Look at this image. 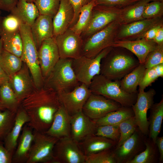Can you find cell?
I'll return each mask as SVG.
<instances>
[{
  "label": "cell",
  "instance_id": "obj_1",
  "mask_svg": "<svg viewBox=\"0 0 163 163\" xmlns=\"http://www.w3.org/2000/svg\"><path fill=\"white\" fill-rule=\"evenodd\" d=\"M60 105L57 93L43 86L35 89L20 104L29 117L27 124L33 130L41 132L50 127Z\"/></svg>",
  "mask_w": 163,
  "mask_h": 163
},
{
  "label": "cell",
  "instance_id": "obj_2",
  "mask_svg": "<svg viewBox=\"0 0 163 163\" xmlns=\"http://www.w3.org/2000/svg\"><path fill=\"white\" fill-rule=\"evenodd\" d=\"M140 64L129 53L112 50L101 60L100 74L112 80H120Z\"/></svg>",
  "mask_w": 163,
  "mask_h": 163
},
{
  "label": "cell",
  "instance_id": "obj_3",
  "mask_svg": "<svg viewBox=\"0 0 163 163\" xmlns=\"http://www.w3.org/2000/svg\"><path fill=\"white\" fill-rule=\"evenodd\" d=\"M92 93L100 95L120 104L131 107L136 102L138 93H129L121 88L120 80H112L101 74L95 76L88 87Z\"/></svg>",
  "mask_w": 163,
  "mask_h": 163
},
{
  "label": "cell",
  "instance_id": "obj_4",
  "mask_svg": "<svg viewBox=\"0 0 163 163\" xmlns=\"http://www.w3.org/2000/svg\"><path fill=\"white\" fill-rule=\"evenodd\" d=\"M72 59L60 58L44 80L43 86L58 93L70 91L80 84L72 68Z\"/></svg>",
  "mask_w": 163,
  "mask_h": 163
},
{
  "label": "cell",
  "instance_id": "obj_5",
  "mask_svg": "<svg viewBox=\"0 0 163 163\" xmlns=\"http://www.w3.org/2000/svg\"><path fill=\"white\" fill-rule=\"evenodd\" d=\"M20 33L23 41L21 58L28 67L36 88L43 86V77L38 59L37 49L32 36L30 26L22 24Z\"/></svg>",
  "mask_w": 163,
  "mask_h": 163
},
{
  "label": "cell",
  "instance_id": "obj_6",
  "mask_svg": "<svg viewBox=\"0 0 163 163\" xmlns=\"http://www.w3.org/2000/svg\"><path fill=\"white\" fill-rule=\"evenodd\" d=\"M120 25L117 20L85 39L83 40L82 56L93 58L104 49L112 47Z\"/></svg>",
  "mask_w": 163,
  "mask_h": 163
},
{
  "label": "cell",
  "instance_id": "obj_7",
  "mask_svg": "<svg viewBox=\"0 0 163 163\" xmlns=\"http://www.w3.org/2000/svg\"><path fill=\"white\" fill-rule=\"evenodd\" d=\"M112 48L111 46L104 49L93 58L82 56L72 59V68L77 80L80 83L89 87L93 78L100 73L102 59Z\"/></svg>",
  "mask_w": 163,
  "mask_h": 163
},
{
  "label": "cell",
  "instance_id": "obj_8",
  "mask_svg": "<svg viewBox=\"0 0 163 163\" xmlns=\"http://www.w3.org/2000/svg\"><path fill=\"white\" fill-rule=\"evenodd\" d=\"M34 139L26 163H54L53 151L58 139L33 131Z\"/></svg>",
  "mask_w": 163,
  "mask_h": 163
},
{
  "label": "cell",
  "instance_id": "obj_9",
  "mask_svg": "<svg viewBox=\"0 0 163 163\" xmlns=\"http://www.w3.org/2000/svg\"><path fill=\"white\" fill-rule=\"evenodd\" d=\"M122 8L114 6L96 5L93 8L89 24L81 35L87 38L119 19Z\"/></svg>",
  "mask_w": 163,
  "mask_h": 163
},
{
  "label": "cell",
  "instance_id": "obj_10",
  "mask_svg": "<svg viewBox=\"0 0 163 163\" xmlns=\"http://www.w3.org/2000/svg\"><path fill=\"white\" fill-rule=\"evenodd\" d=\"M54 163H85L86 155L71 136L58 139L54 151Z\"/></svg>",
  "mask_w": 163,
  "mask_h": 163
},
{
  "label": "cell",
  "instance_id": "obj_11",
  "mask_svg": "<svg viewBox=\"0 0 163 163\" xmlns=\"http://www.w3.org/2000/svg\"><path fill=\"white\" fill-rule=\"evenodd\" d=\"M54 37L60 58L75 59L82 56L83 40L70 28Z\"/></svg>",
  "mask_w": 163,
  "mask_h": 163
},
{
  "label": "cell",
  "instance_id": "obj_12",
  "mask_svg": "<svg viewBox=\"0 0 163 163\" xmlns=\"http://www.w3.org/2000/svg\"><path fill=\"white\" fill-rule=\"evenodd\" d=\"M155 94L156 91L153 88L146 91L144 90H139L136 101L132 106L138 127L142 133L146 136L149 134L147 112L154 103Z\"/></svg>",
  "mask_w": 163,
  "mask_h": 163
},
{
  "label": "cell",
  "instance_id": "obj_13",
  "mask_svg": "<svg viewBox=\"0 0 163 163\" xmlns=\"http://www.w3.org/2000/svg\"><path fill=\"white\" fill-rule=\"evenodd\" d=\"M91 93L88 86L81 83L70 91L57 94L61 104L71 116L82 111Z\"/></svg>",
  "mask_w": 163,
  "mask_h": 163
},
{
  "label": "cell",
  "instance_id": "obj_14",
  "mask_svg": "<svg viewBox=\"0 0 163 163\" xmlns=\"http://www.w3.org/2000/svg\"><path fill=\"white\" fill-rule=\"evenodd\" d=\"M121 106L117 102L91 93L85 104L82 111L90 118L96 120Z\"/></svg>",
  "mask_w": 163,
  "mask_h": 163
},
{
  "label": "cell",
  "instance_id": "obj_15",
  "mask_svg": "<svg viewBox=\"0 0 163 163\" xmlns=\"http://www.w3.org/2000/svg\"><path fill=\"white\" fill-rule=\"evenodd\" d=\"M145 136L138 127L120 147L113 149L117 163H128L144 150L145 148Z\"/></svg>",
  "mask_w": 163,
  "mask_h": 163
},
{
  "label": "cell",
  "instance_id": "obj_16",
  "mask_svg": "<svg viewBox=\"0 0 163 163\" xmlns=\"http://www.w3.org/2000/svg\"><path fill=\"white\" fill-rule=\"evenodd\" d=\"M39 63L44 80L60 59L54 37L44 40L37 50Z\"/></svg>",
  "mask_w": 163,
  "mask_h": 163
},
{
  "label": "cell",
  "instance_id": "obj_17",
  "mask_svg": "<svg viewBox=\"0 0 163 163\" xmlns=\"http://www.w3.org/2000/svg\"><path fill=\"white\" fill-rule=\"evenodd\" d=\"M162 22H163L162 17L145 19L120 25L117 35L116 40L139 39L150 28Z\"/></svg>",
  "mask_w": 163,
  "mask_h": 163
},
{
  "label": "cell",
  "instance_id": "obj_18",
  "mask_svg": "<svg viewBox=\"0 0 163 163\" xmlns=\"http://www.w3.org/2000/svg\"><path fill=\"white\" fill-rule=\"evenodd\" d=\"M9 82L20 103L36 88L29 69L23 62L21 69L10 77Z\"/></svg>",
  "mask_w": 163,
  "mask_h": 163
},
{
  "label": "cell",
  "instance_id": "obj_19",
  "mask_svg": "<svg viewBox=\"0 0 163 163\" xmlns=\"http://www.w3.org/2000/svg\"><path fill=\"white\" fill-rule=\"evenodd\" d=\"M97 126L95 121L82 111L71 116V137L78 143L88 136L94 134Z\"/></svg>",
  "mask_w": 163,
  "mask_h": 163
},
{
  "label": "cell",
  "instance_id": "obj_20",
  "mask_svg": "<svg viewBox=\"0 0 163 163\" xmlns=\"http://www.w3.org/2000/svg\"><path fill=\"white\" fill-rule=\"evenodd\" d=\"M157 45L153 40L141 38L133 40H116L112 47L126 49L136 56L140 63L143 64L147 55Z\"/></svg>",
  "mask_w": 163,
  "mask_h": 163
},
{
  "label": "cell",
  "instance_id": "obj_21",
  "mask_svg": "<svg viewBox=\"0 0 163 163\" xmlns=\"http://www.w3.org/2000/svg\"><path fill=\"white\" fill-rule=\"evenodd\" d=\"M58 139L71 136V115L61 104L49 128L43 132Z\"/></svg>",
  "mask_w": 163,
  "mask_h": 163
},
{
  "label": "cell",
  "instance_id": "obj_22",
  "mask_svg": "<svg viewBox=\"0 0 163 163\" xmlns=\"http://www.w3.org/2000/svg\"><path fill=\"white\" fill-rule=\"evenodd\" d=\"M30 30L38 50L44 40L54 37L53 18L48 15L40 14L31 26Z\"/></svg>",
  "mask_w": 163,
  "mask_h": 163
},
{
  "label": "cell",
  "instance_id": "obj_23",
  "mask_svg": "<svg viewBox=\"0 0 163 163\" xmlns=\"http://www.w3.org/2000/svg\"><path fill=\"white\" fill-rule=\"evenodd\" d=\"M74 16V10L69 0H61L58 10L53 18L54 37L69 28Z\"/></svg>",
  "mask_w": 163,
  "mask_h": 163
},
{
  "label": "cell",
  "instance_id": "obj_24",
  "mask_svg": "<svg viewBox=\"0 0 163 163\" xmlns=\"http://www.w3.org/2000/svg\"><path fill=\"white\" fill-rule=\"evenodd\" d=\"M33 130L27 123L23 126L13 155L12 163H26L33 141Z\"/></svg>",
  "mask_w": 163,
  "mask_h": 163
},
{
  "label": "cell",
  "instance_id": "obj_25",
  "mask_svg": "<svg viewBox=\"0 0 163 163\" xmlns=\"http://www.w3.org/2000/svg\"><path fill=\"white\" fill-rule=\"evenodd\" d=\"M29 121L28 115L20 105L16 113L13 126L3 141L6 148L13 155L16 148L22 128Z\"/></svg>",
  "mask_w": 163,
  "mask_h": 163
},
{
  "label": "cell",
  "instance_id": "obj_26",
  "mask_svg": "<svg viewBox=\"0 0 163 163\" xmlns=\"http://www.w3.org/2000/svg\"><path fill=\"white\" fill-rule=\"evenodd\" d=\"M78 143L86 156L113 149L117 144L111 139L95 134L88 136L82 142Z\"/></svg>",
  "mask_w": 163,
  "mask_h": 163
},
{
  "label": "cell",
  "instance_id": "obj_27",
  "mask_svg": "<svg viewBox=\"0 0 163 163\" xmlns=\"http://www.w3.org/2000/svg\"><path fill=\"white\" fill-rule=\"evenodd\" d=\"M10 12L19 18L22 23L30 26L40 15L35 3L26 0H18Z\"/></svg>",
  "mask_w": 163,
  "mask_h": 163
},
{
  "label": "cell",
  "instance_id": "obj_28",
  "mask_svg": "<svg viewBox=\"0 0 163 163\" xmlns=\"http://www.w3.org/2000/svg\"><path fill=\"white\" fill-rule=\"evenodd\" d=\"M163 119V99L154 103L150 108L149 118V134L148 137L155 143L161 127Z\"/></svg>",
  "mask_w": 163,
  "mask_h": 163
},
{
  "label": "cell",
  "instance_id": "obj_29",
  "mask_svg": "<svg viewBox=\"0 0 163 163\" xmlns=\"http://www.w3.org/2000/svg\"><path fill=\"white\" fill-rule=\"evenodd\" d=\"M152 0H139L124 8L118 20L120 25L126 24L144 19L143 14L146 5Z\"/></svg>",
  "mask_w": 163,
  "mask_h": 163
},
{
  "label": "cell",
  "instance_id": "obj_30",
  "mask_svg": "<svg viewBox=\"0 0 163 163\" xmlns=\"http://www.w3.org/2000/svg\"><path fill=\"white\" fill-rule=\"evenodd\" d=\"M143 64L140 63L131 72L120 80L121 88L129 93H137L139 86L145 70Z\"/></svg>",
  "mask_w": 163,
  "mask_h": 163
},
{
  "label": "cell",
  "instance_id": "obj_31",
  "mask_svg": "<svg viewBox=\"0 0 163 163\" xmlns=\"http://www.w3.org/2000/svg\"><path fill=\"white\" fill-rule=\"evenodd\" d=\"M134 116L131 107L121 106L99 119L94 120L97 126L110 125H118L123 121Z\"/></svg>",
  "mask_w": 163,
  "mask_h": 163
},
{
  "label": "cell",
  "instance_id": "obj_32",
  "mask_svg": "<svg viewBox=\"0 0 163 163\" xmlns=\"http://www.w3.org/2000/svg\"><path fill=\"white\" fill-rule=\"evenodd\" d=\"M147 136H145L144 137V150L128 163H156L159 162V155L155 143Z\"/></svg>",
  "mask_w": 163,
  "mask_h": 163
},
{
  "label": "cell",
  "instance_id": "obj_33",
  "mask_svg": "<svg viewBox=\"0 0 163 163\" xmlns=\"http://www.w3.org/2000/svg\"><path fill=\"white\" fill-rule=\"evenodd\" d=\"M23 63L21 57L3 49L0 55V65L9 78L21 69Z\"/></svg>",
  "mask_w": 163,
  "mask_h": 163
},
{
  "label": "cell",
  "instance_id": "obj_34",
  "mask_svg": "<svg viewBox=\"0 0 163 163\" xmlns=\"http://www.w3.org/2000/svg\"><path fill=\"white\" fill-rule=\"evenodd\" d=\"M3 49L21 57L23 50V41L20 31L16 33L2 34Z\"/></svg>",
  "mask_w": 163,
  "mask_h": 163
},
{
  "label": "cell",
  "instance_id": "obj_35",
  "mask_svg": "<svg viewBox=\"0 0 163 163\" xmlns=\"http://www.w3.org/2000/svg\"><path fill=\"white\" fill-rule=\"evenodd\" d=\"M0 100L6 109L16 113L20 106L9 82L0 85Z\"/></svg>",
  "mask_w": 163,
  "mask_h": 163
},
{
  "label": "cell",
  "instance_id": "obj_36",
  "mask_svg": "<svg viewBox=\"0 0 163 163\" xmlns=\"http://www.w3.org/2000/svg\"><path fill=\"white\" fill-rule=\"evenodd\" d=\"M96 5L95 0H93L83 6L81 8L77 21L69 28L76 34L81 36L89 24L92 9Z\"/></svg>",
  "mask_w": 163,
  "mask_h": 163
},
{
  "label": "cell",
  "instance_id": "obj_37",
  "mask_svg": "<svg viewBox=\"0 0 163 163\" xmlns=\"http://www.w3.org/2000/svg\"><path fill=\"white\" fill-rule=\"evenodd\" d=\"M16 113L8 109L0 110V140L4 141L14 124Z\"/></svg>",
  "mask_w": 163,
  "mask_h": 163
},
{
  "label": "cell",
  "instance_id": "obj_38",
  "mask_svg": "<svg viewBox=\"0 0 163 163\" xmlns=\"http://www.w3.org/2000/svg\"><path fill=\"white\" fill-rule=\"evenodd\" d=\"M163 77V63L146 69L139 84V90H144L159 77Z\"/></svg>",
  "mask_w": 163,
  "mask_h": 163
},
{
  "label": "cell",
  "instance_id": "obj_39",
  "mask_svg": "<svg viewBox=\"0 0 163 163\" xmlns=\"http://www.w3.org/2000/svg\"><path fill=\"white\" fill-rule=\"evenodd\" d=\"M118 126L120 132V138L113 149L120 147L133 134L138 127L134 116L123 121Z\"/></svg>",
  "mask_w": 163,
  "mask_h": 163
},
{
  "label": "cell",
  "instance_id": "obj_40",
  "mask_svg": "<svg viewBox=\"0 0 163 163\" xmlns=\"http://www.w3.org/2000/svg\"><path fill=\"white\" fill-rule=\"evenodd\" d=\"M22 24L19 18L11 13L2 17L0 25L1 35L12 34L20 32Z\"/></svg>",
  "mask_w": 163,
  "mask_h": 163
},
{
  "label": "cell",
  "instance_id": "obj_41",
  "mask_svg": "<svg viewBox=\"0 0 163 163\" xmlns=\"http://www.w3.org/2000/svg\"><path fill=\"white\" fill-rule=\"evenodd\" d=\"M61 0H35L34 3L40 14L50 16L53 18L59 8Z\"/></svg>",
  "mask_w": 163,
  "mask_h": 163
},
{
  "label": "cell",
  "instance_id": "obj_42",
  "mask_svg": "<svg viewBox=\"0 0 163 163\" xmlns=\"http://www.w3.org/2000/svg\"><path fill=\"white\" fill-rule=\"evenodd\" d=\"M113 149L86 156L85 163H117Z\"/></svg>",
  "mask_w": 163,
  "mask_h": 163
},
{
  "label": "cell",
  "instance_id": "obj_43",
  "mask_svg": "<svg viewBox=\"0 0 163 163\" xmlns=\"http://www.w3.org/2000/svg\"><path fill=\"white\" fill-rule=\"evenodd\" d=\"M94 134L109 139L117 143L120 132L118 125H106L97 126Z\"/></svg>",
  "mask_w": 163,
  "mask_h": 163
},
{
  "label": "cell",
  "instance_id": "obj_44",
  "mask_svg": "<svg viewBox=\"0 0 163 163\" xmlns=\"http://www.w3.org/2000/svg\"><path fill=\"white\" fill-rule=\"evenodd\" d=\"M163 63V44L157 45L146 56L143 64L145 69Z\"/></svg>",
  "mask_w": 163,
  "mask_h": 163
},
{
  "label": "cell",
  "instance_id": "obj_45",
  "mask_svg": "<svg viewBox=\"0 0 163 163\" xmlns=\"http://www.w3.org/2000/svg\"><path fill=\"white\" fill-rule=\"evenodd\" d=\"M163 2L151 1L145 5L143 14V18L149 19L162 17Z\"/></svg>",
  "mask_w": 163,
  "mask_h": 163
},
{
  "label": "cell",
  "instance_id": "obj_46",
  "mask_svg": "<svg viewBox=\"0 0 163 163\" xmlns=\"http://www.w3.org/2000/svg\"><path fill=\"white\" fill-rule=\"evenodd\" d=\"M139 0H95L96 5L114 6L122 8Z\"/></svg>",
  "mask_w": 163,
  "mask_h": 163
},
{
  "label": "cell",
  "instance_id": "obj_47",
  "mask_svg": "<svg viewBox=\"0 0 163 163\" xmlns=\"http://www.w3.org/2000/svg\"><path fill=\"white\" fill-rule=\"evenodd\" d=\"M92 0H69L74 11V18L69 28L72 26L77 21L81 8Z\"/></svg>",
  "mask_w": 163,
  "mask_h": 163
},
{
  "label": "cell",
  "instance_id": "obj_48",
  "mask_svg": "<svg viewBox=\"0 0 163 163\" xmlns=\"http://www.w3.org/2000/svg\"><path fill=\"white\" fill-rule=\"evenodd\" d=\"M13 155L5 147L4 141L0 140V163H11Z\"/></svg>",
  "mask_w": 163,
  "mask_h": 163
},
{
  "label": "cell",
  "instance_id": "obj_49",
  "mask_svg": "<svg viewBox=\"0 0 163 163\" xmlns=\"http://www.w3.org/2000/svg\"><path fill=\"white\" fill-rule=\"evenodd\" d=\"M163 26V22L153 26L148 30L140 38L147 40H153L159 29Z\"/></svg>",
  "mask_w": 163,
  "mask_h": 163
},
{
  "label": "cell",
  "instance_id": "obj_50",
  "mask_svg": "<svg viewBox=\"0 0 163 163\" xmlns=\"http://www.w3.org/2000/svg\"><path fill=\"white\" fill-rule=\"evenodd\" d=\"M18 0H0V9L10 12Z\"/></svg>",
  "mask_w": 163,
  "mask_h": 163
},
{
  "label": "cell",
  "instance_id": "obj_51",
  "mask_svg": "<svg viewBox=\"0 0 163 163\" xmlns=\"http://www.w3.org/2000/svg\"><path fill=\"white\" fill-rule=\"evenodd\" d=\"M155 144L157 147L159 155V163L163 162V136L157 137L155 142Z\"/></svg>",
  "mask_w": 163,
  "mask_h": 163
},
{
  "label": "cell",
  "instance_id": "obj_52",
  "mask_svg": "<svg viewBox=\"0 0 163 163\" xmlns=\"http://www.w3.org/2000/svg\"><path fill=\"white\" fill-rule=\"evenodd\" d=\"M153 40L157 45L163 44V26L159 29Z\"/></svg>",
  "mask_w": 163,
  "mask_h": 163
},
{
  "label": "cell",
  "instance_id": "obj_53",
  "mask_svg": "<svg viewBox=\"0 0 163 163\" xmlns=\"http://www.w3.org/2000/svg\"><path fill=\"white\" fill-rule=\"evenodd\" d=\"M9 77L0 65V85L9 82Z\"/></svg>",
  "mask_w": 163,
  "mask_h": 163
},
{
  "label": "cell",
  "instance_id": "obj_54",
  "mask_svg": "<svg viewBox=\"0 0 163 163\" xmlns=\"http://www.w3.org/2000/svg\"><path fill=\"white\" fill-rule=\"evenodd\" d=\"M6 109V108L0 100V110H3Z\"/></svg>",
  "mask_w": 163,
  "mask_h": 163
},
{
  "label": "cell",
  "instance_id": "obj_55",
  "mask_svg": "<svg viewBox=\"0 0 163 163\" xmlns=\"http://www.w3.org/2000/svg\"><path fill=\"white\" fill-rule=\"evenodd\" d=\"M3 49L2 46V40L1 38L0 39V55L2 53V52Z\"/></svg>",
  "mask_w": 163,
  "mask_h": 163
},
{
  "label": "cell",
  "instance_id": "obj_56",
  "mask_svg": "<svg viewBox=\"0 0 163 163\" xmlns=\"http://www.w3.org/2000/svg\"><path fill=\"white\" fill-rule=\"evenodd\" d=\"M2 16H1V12H0V39L1 37V34L0 25H1V20H2Z\"/></svg>",
  "mask_w": 163,
  "mask_h": 163
},
{
  "label": "cell",
  "instance_id": "obj_57",
  "mask_svg": "<svg viewBox=\"0 0 163 163\" xmlns=\"http://www.w3.org/2000/svg\"><path fill=\"white\" fill-rule=\"evenodd\" d=\"M27 1L29 2H32L34 3L35 0H26Z\"/></svg>",
  "mask_w": 163,
  "mask_h": 163
},
{
  "label": "cell",
  "instance_id": "obj_58",
  "mask_svg": "<svg viewBox=\"0 0 163 163\" xmlns=\"http://www.w3.org/2000/svg\"><path fill=\"white\" fill-rule=\"evenodd\" d=\"M152 1H159L161 2H163V0H152Z\"/></svg>",
  "mask_w": 163,
  "mask_h": 163
}]
</instances>
